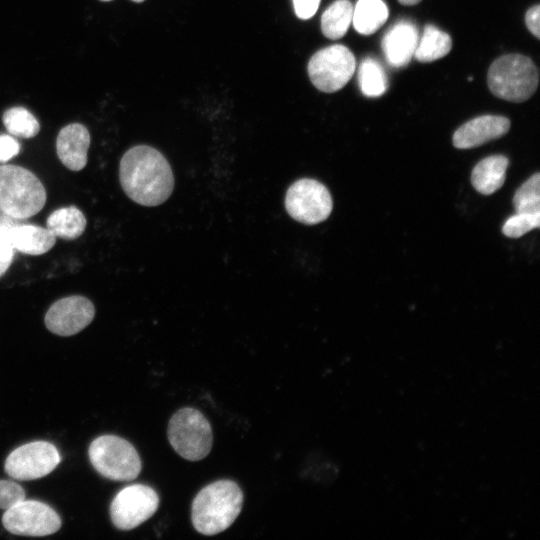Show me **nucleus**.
I'll return each instance as SVG.
<instances>
[{
    "label": "nucleus",
    "instance_id": "nucleus-4",
    "mask_svg": "<svg viewBox=\"0 0 540 540\" xmlns=\"http://www.w3.org/2000/svg\"><path fill=\"white\" fill-rule=\"evenodd\" d=\"M539 74L534 62L521 54H508L496 59L490 66L487 83L497 97L523 102L537 89Z\"/></svg>",
    "mask_w": 540,
    "mask_h": 540
},
{
    "label": "nucleus",
    "instance_id": "nucleus-1",
    "mask_svg": "<svg viewBox=\"0 0 540 540\" xmlns=\"http://www.w3.org/2000/svg\"><path fill=\"white\" fill-rule=\"evenodd\" d=\"M119 179L126 195L143 206L163 203L174 186L168 161L158 150L147 145L126 151L120 161Z\"/></svg>",
    "mask_w": 540,
    "mask_h": 540
},
{
    "label": "nucleus",
    "instance_id": "nucleus-26",
    "mask_svg": "<svg viewBox=\"0 0 540 540\" xmlns=\"http://www.w3.org/2000/svg\"><path fill=\"white\" fill-rule=\"evenodd\" d=\"M25 499V490L16 482L0 480V509L7 510Z\"/></svg>",
    "mask_w": 540,
    "mask_h": 540
},
{
    "label": "nucleus",
    "instance_id": "nucleus-23",
    "mask_svg": "<svg viewBox=\"0 0 540 540\" xmlns=\"http://www.w3.org/2000/svg\"><path fill=\"white\" fill-rule=\"evenodd\" d=\"M6 130L19 138H33L40 131V124L35 116L24 107H12L2 117Z\"/></svg>",
    "mask_w": 540,
    "mask_h": 540
},
{
    "label": "nucleus",
    "instance_id": "nucleus-25",
    "mask_svg": "<svg viewBox=\"0 0 540 540\" xmlns=\"http://www.w3.org/2000/svg\"><path fill=\"white\" fill-rule=\"evenodd\" d=\"M540 226V213H516L510 216L502 226V233L510 238H519Z\"/></svg>",
    "mask_w": 540,
    "mask_h": 540
},
{
    "label": "nucleus",
    "instance_id": "nucleus-29",
    "mask_svg": "<svg viewBox=\"0 0 540 540\" xmlns=\"http://www.w3.org/2000/svg\"><path fill=\"white\" fill-rule=\"evenodd\" d=\"M320 0H293L295 14L298 18L306 20L317 11Z\"/></svg>",
    "mask_w": 540,
    "mask_h": 540
},
{
    "label": "nucleus",
    "instance_id": "nucleus-27",
    "mask_svg": "<svg viewBox=\"0 0 540 540\" xmlns=\"http://www.w3.org/2000/svg\"><path fill=\"white\" fill-rule=\"evenodd\" d=\"M14 256V248L3 228L0 229V278L10 267Z\"/></svg>",
    "mask_w": 540,
    "mask_h": 540
},
{
    "label": "nucleus",
    "instance_id": "nucleus-20",
    "mask_svg": "<svg viewBox=\"0 0 540 540\" xmlns=\"http://www.w3.org/2000/svg\"><path fill=\"white\" fill-rule=\"evenodd\" d=\"M451 48L452 40L449 34L428 24L418 40L414 57L419 62L429 63L446 56Z\"/></svg>",
    "mask_w": 540,
    "mask_h": 540
},
{
    "label": "nucleus",
    "instance_id": "nucleus-8",
    "mask_svg": "<svg viewBox=\"0 0 540 540\" xmlns=\"http://www.w3.org/2000/svg\"><path fill=\"white\" fill-rule=\"evenodd\" d=\"M285 207L296 221L314 225L329 217L333 204L330 192L322 183L303 178L288 188Z\"/></svg>",
    "mask_w": 540,
    "mask_h": 540
},
{
    "label": "nucleus",
    "instance_id": "nucleus-15",
    "mask_svg": "<svg viewBox=\"0 0 540 540\" xmlns=\"http://www.w3.org/2000/svg\"><path fill=\"white\" fill-rule=\"evenodd\" d=\"M91 138L88 129L80 123L63 127L56 139V152L62 164L71 171L85 168Z\"/></svg>",
    "mask_w": 540,
    "mask_h": 540
},
{
    "label": "nucleus",
    "instance_id": "nucleus-28",
    "mask_svg": "<svg viewBox=\"0 0 540 540\" xmlns=\"http://www.w3.org/2000/svg\"><path fill=\"white\" fill-rule=\"evenodd\" d=\"M20 152V144L9 135H0V162L4 163Z\"/></svg>",
    "mask_w": 540,
    "mask_h": 540
},
{
    "label": "nucleus",
    "instance_id": "nucleus-5",
    "mask_svg": "<svg viewBox=\"0 0 540 540\" xmlns=\"http://www.w3.org/2000/svg\"><path fill=\"white\" fill-rule=\"evenodd\" d=\"M95 470L114 481H131L141 472V459L135 447L116 435H102L94 439L88 450Z\"/></svg>",
    "mask_w": 540,
    "mask_h": 540
},
{
    "label": "nucleus",
    "instance_id": "nucleus-19",
    "mask_svg": "<svg viewBox=\"0 0 540 540\" xmlns=\"http://www.w3.org/2000/svg\"><path fill=\"white\" fill-rule=\"evenodd\" d=\"M388 16L383 0H358L353 7L352 22L358 33L371 35L386 22Z\"/></svg>",
    "mask_w": 540,
    "mask_h": 540
},
{
    "label": "nucleus",
    "instance_id": "nucleus-7",
    "mask_svg": "<svg viewBox=\"0 0 540 540\" xmlns=\"http://www.w3.org/2000/svg\"><path fill=\"white\" fill-rule=\"evenodd\" d=\"M356 60L344 45L335 44L317 51L309 60L308 74L320 91L331 93L347 84L355 72Z\"/></svg>",
    "mask_w": 540,
    "mask_h": 540
},
{
    "label": "nucleus",
    "instance_id": "nucleus-11",
    "mask_svg": "<svg viewBox=\"0 0 540 540\" xmlns=\"http://www.w3.org/2000/svg\"><path fill=\"white\" fill-rule=\"evenodd\" d=\"M60 461L61 456L54 444L34 441L13 450L6 458L4 469L10 477L28 481L48 475Z\"/></svg>",
    "mask_w": 540,
    "mask_h": 540
},
{
    "label": "nucleus",
    "instance_id": "nucleus-17",
    "mask_svg": "<svg viewBox=\"0 0 540 540\" xmlns=\"http://www.w3.org/2000/svg\"><path fill=\"white\" fill-rule=\"evenodd\" d=\"M509 160L504 155H491L479 161L472 170L471 183L476 191L491 195L502 187Z\"/></svg>",
    "mask_w": 540,
    "mask_h": 540
},
{
    "label": "nucleus",
    "instance_id": "nucleus-31",
    "mask_svg": "<svg viewBox=\"0 0 540 540\" xmlns=\"http://www.w3.org/2000/svg\"><path fill=\"white\" fill-rule=\"evenodd\" d=\"M402 5H415L421 0H398Z\"/></svg>",
    "mask_w": 540,
    "mask_h": 540
},
{
    "label": "nucleus",
    "instance_id": "nucleus-2",
    "mask_svg": "<svg viewBox=\"0 0 540 540\" xmlns=\"http://www.w3.org/2000/svg\"><path fill=\"white\" fill-rule=\"evenodd\" d=\"M243 499L241 488L232 480L222 479L208 484L192 502L193 527L207 536L223 532L240 514Z\"/></svg>",
    "mask_w": 540,
    "mask_h": 540
},
{
    "label": "nucleus",
    "instance_id": "nucleus-6",
    "mask_svg": "<svg viewBox=\"0 0 540 540\" xmlns=\"http://www.w3.org/2000/svg\"><path fill=\"white\" fill-rule=\"evenodd\" d=\"M167 436L173 449L189 461L202 460L212 448L213 434L209 421L191 407L181 408L172 415Z\"/></svg>",
    "mask_w": 540,
    "mask_h": 540
},
{
    "label": "nucleus",
    "instance_id": "nucleus-12",
    "mask_svg": "<svg viewBox=\"0 0 540 540\" xmlns=\"http://www.w3.org/2000/svg\"><path fill=\"white\" fill-rule=\"evenodd\" d=\"M95 307L86 297L72 295L54 302L45 314L47 329L59 336H72L86 328L94 319Z\"/></svg>",
    "mask_w": 540,
    "mask_h": 540
},
{
    "label": "nucleus",
    "instance_id": "nucleus-3",
    "mask_svg": "<svg viewBox=\"0 0 540 540\" xmlns=\"http://www.w3.org/2000/svg\"><path fill=\"white\" fill-rule=\"evenodd\" d=\"M46 190L30 170L0 165V211L14 219H27L42 210Z\"/></svg>",
    "mask_w": 540,
    "mask_h": 540
},
{
    "label": "nucleus",
    "instance_id": "nucleus-14",
    "mask_svg": "<svg viewBox=\"0 0 540 540\" xmlns=\"http://www.w3.org/2000/svg\"><path fill=\"white\" fill-rule=\"evenodd\" d=\"M418 40L419 33L414 23L406 20L395 23L381 42L388 64L394 68L406 66L414 56Z\"/></svg>",
    "mask_w": 540,
    "mask_h": 540
},
{
    "label": "nucleus",
    "instance_id": "nucleus-18",
    "mask_svg": "<svg viewBox=\"0 0 540 540\" xmlns=\"http://www.w3.org/2000/svg\"><path fill=\"white\" fill-rule=\"evenodd\" d=\"M86 218L81 210L75 206L59 208L47 218L48 228L57 238L71 241L79 238L85 231Z\"/></svg>",
    "mask_w": 540,
    "mask_h": 540
},
{
    "label": "nucleus",
    "instance_id": "nucleus-10",
    "mask_svg": "<svg viewBox=\"0 0 540 540\" xmlns=\"http://www.w3.org/2000/svg\"><path fill=\"white\" fill-rule=\"evenodd\" d=\"M2 524L12 534L41 537L57 532L61 527V519L46 503L24 499L5 510Z\"/></svg>",
    "mask_w": 540,
    "mask_h": 540
},
{
    "label": "nucleus",
    "instance_id": "nucleus-16",
    "mask_svg": "<svg viewBox=\"0 0 540 540\" xmlns=\"http://www.w3.org/2000/svg\"><path fill=\"white\" fill-rule=\"evenodd\" d=\"M3 230L13 248L23 254H45L56 242L55 235L48 228L36 225L4 227Z\"/></svg>",
    "mask_w": 540,
    "mask_h": 540
},
{
    "label": "nucleus",
    "instance_id": "nucleus-33",
    "mask_svg": "<svg viewBox=\"0 0 540 540\" xmlns=\"http://www.w3.org/2000/svg\"><path fill=\"white\" fill-rule=\"evenodd\" d=\"M101 1L107 2V1H111V0H101Z\"/></svg>",
    "mask_w": 540,
    "mask_h": 540
},
{
    "label": "nucleus",
    "instance_id": "nucleus-13",
    "mask_svg": "<svg viewBox=\"0 0 540 540\" xmlns=\"http://www.w3.org/2000/svg\"><path fill=\"white\" fill-rule=\"evenodd\" d=\"M510 128L508 118L499 115H482L460 126L454 133L453 145L458 149L480 146L505 135Z\"/></svg>",
    "mask_w": 540,
    "mask_h": 540
},
{
    "label": "nucleus",
    "instance_id": "nucleus-32",
    "mask_svg": "<svg viewBox=\"0 0 540 540\" xmlns=\"http://www.w3.org/2000/svg\"><path fill=\"white\" fill-rule=\"evenodd\" d=\"M133 2H136V3H140V2H143L144 0H131Z\"/></svg>",
    "mask_w": 540,
    "mask_h": 540
},
{
    "label": "nucleus",
    "instance_id": "nucleus-9",
    "mask_svg": "<svg viewBox=\"0 0 540 540\" xmlns=\"http://www.w3.org/2000/svg\"><path fill=\"white\" fill-rule=\"evenodd\" d=\"M158 506L159 496L152 487L132 484L113 498L110 505L111 521L120 530H131L153 516Z\"/></svg>",
    "mask_w": 540,
    "mask_h": 540
},
{
    "label": "nucleus",
    "instance_id": "nucleus-21",
    "mask_svg": "<svg viewBox=\"0 0 540 540\" xmlns=\"http://www.w3.org/2000/svg\"><path fill=\"white\" fill-rule=\"evenodd\" d=\"M353 5L349 0H337L322 14L321 29L329 39L343 37L352 22Z\"/></svg>",
    "mask_w": 540,
    "mask_h": 540
},
{
    "label": "nucleus",
    "instance_id": "nucleus-30",
    "mask_svg": "<svg viewBox=\"0 0 540 540\" xmlns=\"http://www.w3.org/2000/svg\"><path fill=\"white\" fill-rule=\"evenodd\" d=\"M540 6L539 4L528 9L525 15V23L529 31L536 37H540Z\"/></svg>",
    "mask_w": 540,
    "mask_h": 540
},
{
    "label": "nucleus",
    "instance_id": "nucleus-22",
    "mask_svg": "<svg viewBox=\"0 0 540 540\" xmlns=\"http://www.w3.org/2000/svg\"><path fill=\"white\" fill-rule=\"evenodd\" d=\"M358 81L362 93L367 97H379L388 88V79L382 65L371 57L361 62Z\"/></svg>",
    "mask_w": 540,
    "mask_h": 540
},
{
    "label": "nucleus",
    "instance_id": "nucleus-24",
    "mask_svg": "<svg viewBox=\"0 0 540 540\" xmlns=\"http://www.w3.org/2000/svg\"><path fill=\"white\" fill-rule=\"evenodd\" d=\"M516 213H540V174L537 172L524 182L513 197Z\"/></svg>",
    "mask_w": 540,
    "mask_h": 540
}]
</instances>
